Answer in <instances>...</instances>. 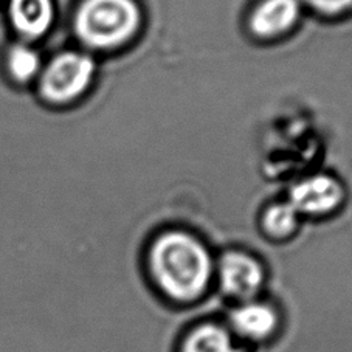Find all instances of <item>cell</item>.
<instances>
[{"label":"cell","mask_w":352,"mask_h":352,"mask_svg":"<svg viewBox=\"0 0 352 352\" xmlns=\"http://www.w3.org/2000/svg\"><path fill=\"white\" fill-rule=\"evenodd\" d=\"M151 270L160 292L177 305L202 296L213 278V261L202 242L191 234H162L151 250Z\"/></svg>","instance_id":"1"},{"label":"cell","mask_w":352,"mask_h":352,"mask_svg":"<svg viewBox=\"0 0 352 352\" xmlns=\"http://www.w3.org/2000/svg\"><path fill=\"white\" fill-rule=\"evenodd\" d=\"M142 14L135 0H84L75 16V32L92 48H112L129 41Z\"/></svg>","instance_id":"2"},{"label":"cell","mask_w":352,"mask_h":352,"mask_svg":"<svg viewBox=\"0 0 352 352\" xmlns=\"http://www.w3.org/2000/svg\"><path fill=\"white\" fill-rule=\"evenodd\" d=\"M95 74V60L89 54L81 52L60 53L41 72V94L54 104H65L86 92Z\"/></svg>","instance_id":"3"},{"label":"cell","mask_w":352,"mask_h":352,"mask_svg":"<svg viewBox=\"0 0 352 352\" xmlns=\"http://www.w3.org/2000/svg\"><path fill=\"white\" fill-rule=\"evenodd\" d=\"M223 323L248 351L273 343L281 332L283 318L270 301L253 298L233 305Z\"/></svg>","instance_id":"4"},{"label":"cell","mask_w":352,"mask_h":352,"mask_svg":"<svg viewBox=\"0 0 352 352\" xmlns=\"http://www.w3.org/2000/svg\"><path fill=\"white\" fill-rule=\"evenodd\" d=\"M221 292L238 305L242 301L258 298L264 287V270L250 254L232 252L222 258L217 270Z\"/></svg>","instance_id":"5"},{"label":"cell","mask_w":352,"mask_h":352,"mask_svg":"<svg viewBox=\"0 0 352 352\" xmlns=\"http://www.w3.org/2000/svg\"><path fill=\"white\" fill-rule=\"evenodd\" d=\"M344 200V190L337 179L315 174L295 184L287 202L300 216H326L336 211Z\"/></svg>","instance_id":"6"},{"label":"cell","mask_w":352,"mask_h":352,"mask_svg":"<svg viewBox=\"0 0 352 352\" xmlns=\"http://www.w3.org/2000/svg\"><path fill=\"white\" fill-rule=\"evenodd\" d=\"M175 352H247L223 321L206 320L182 333Z\"/></svg>","instance_id":"7"},{"label":"cell","mask_w":352,"mask_h":352,"mask_svg":"<svg viewBox=\"0 0 352 352\" xmlns=\"http://www.w3.org/2000/svg\"><path fill=\"white\" fill-rule=\"evenodd\" d=\"M301 10V0H263L253 11L250 27L261 38H275L298 23Z\"/></svg>","instance_id":"8"},{"label":"cell","mask_w":352,"mask_h":352,"mask_svg":"<svg viewBox=\"0 0 352 352\" xmlns=\"http://www.w3.org/2000/svg\"><path fill=\"white\" fill-rule=\"evenodd\" d=\"M10 19L28 39L44 36L54 21L53 0H10Z\"/></svg>","instance_id":"9"},{"label":"cell","mask_w":352,"mask_h":352,"mask_svg":"<svg viewBox=\"0 0 352 352\" xmlns=\"http://www.w3.org/2000/svg\"><path fill=\"white\" fill-rule=\"evenodd\" d=\"M7 69L19 82H27L42 72L41 54L25 44H16L7 54Z\"/></svg>","instance_id":"10"},{"label":"cell","mask_w":352,"mask_h":352,"mask_svg":"<svg viewBox=\"0 0 352 352\" xmlns=\"http://www.w3.org/2000/svg\"><path fill=\"white\" fill-rule=\"evenodd\" d=\"M300 222V214L289 202L272 205L264 214V227L275 238H284L294 232Z\"/></svg>","instance_id":"11"},{"label":"cell","mask_w":352,"mask_h":352,"mask_svg":"<svg viewBox=\"0 0 352 352\" xmlns=\"http://www.w3.org/2000/svg\"><path fill=\"white\" fill-rule=\"evenodd\" d=\"M309 7L320 11L323 14L336 16L352 8V0H301Z\"/></svg>","instance_id":"12"}]
</instances>
